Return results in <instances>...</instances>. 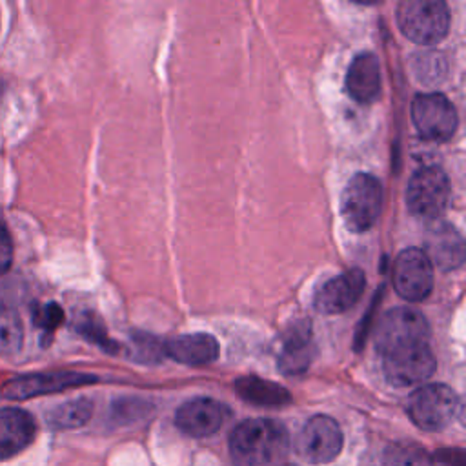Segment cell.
<instances>
[{"instance_id": "6da1fadb", "label": "cell", "mask_w": 466, "mask_h": 466, "mask_svg": "<svg viewBox=\"0 0 466 466\" xmlns=\"http://www.w3.org/2000/svg\"><path fill=\"white\" fill-rule=\"evenodd\" d=\"M289 448L286 428L271 419L242 420L229 437L235 466H279Z\"/></svg>"}, {"instance_id": "7a4b0ae2", "label": "cell", "mask_w": 466, "mask_h": 466, "mask_svg": "<svg viewBox=\"0 0 466 466\" xmlns=\"http://www.w3.org/2000/svg\"><path fill=\"white\" fill-rule=\"evenodd\" d=\"M397 24L411 42L433 46L450 29V9L442 0H404L397 7Z\"/></svg>"}, {"instance_id": "3957f363", "label": "cell", "mask_w": 466, "mask_h": 466, "mask_svg": "<svg viewBox=\"0 0 466 466\" xmlns=\"http://www.w3.org/2000/svg\"><path fill=\"white\" fill-rule=\"evenodd\" d=\"M382 208V186L370 173H355L340 195V215L353 233H364L373 228Z\"/></svg>"}, {"instance_id": "277c9868", "label": "cell", "mask_w": 466, "mask_h": 466, "mask_svg": "<svg viewBox=\"0 0 466 466\" xmlns=\"http://www.w3.org/2000/svg\"><path fill=\"white\" fill-rule=\"evenodd\" d=\"M450 202V180L437 166L419 167L406 184V206L420 220L435 222Z\"/></svg>"}, {"instance_id": "5b68a950", "label": "cell", "mask_w": 466, "mask_h": 466, "mask_svg": "<svg viewBox=\"0 0 466 466\" xmlns=\"http://www.w3.org/2000/svg\"><path fill=\"white\" fill-rule=\"evenodd\" d=\"M461 408L457 393L446 384H426L417 388L406 404L410 419L422 430L439 431L453 422Z\"/></svg>"}, {"instance_id": "8992f818", "label": "cell", "mask_w": 466, "mask_h": 466, "mask_svg": "<svg viewBox=\"0 0 466 466\" xmlns=\"http://www.w3.org/2000/svg\"><path fill=\"white\" fill-rule=\"evenodd\" d=\"M428 339L430 324L419 309L393 308L379 319L375 344L380 355L411 344H428Z\"/></svg>"}, {"instance_id": "52a82bcc", "label": "cell", "mask_w": 466, "mask_h": 466, "mask_svg": "<svg viewBox=\"0 0 466 466\" xmlns=\"http://www.w3.org/2000/svg\"><path fill=\"white\" fill-rule=\"evenodd\" d=\"M411 122L419 135L430 142H446L459 126L455 106L442 93H419L411 102Z\"/></svg>"}, {"instance_id": "ba28073f", "label": "cell", "mask_w": 466, "mask_h": 466, "mask_svg": "<svg viewBox=\"0 0 466 466\" xmlns=\"http://www.w3.org/2000/svg\"><path fill=\"white\" fill-rule=\"evenodd\" d=\"M433 266L419 248L402 249L391 271V284L399 297L408 302L424 300L433 289Z\"/></svg>"}, {"instance_id": "9c48e42d", "label": "cell", "mask_w": 466, "mask_h": 466, "mask_svg": "<svg viewBox=\"0 0 466 466\" xmlns=\"http://www.w3.org/2000/svg\"><path fill=\"white\" fill-rule=\"evenodd\" d=\"M384 375L390 384L408 388L422 384L435 371V355L428 344H411L382 355Z\"/></svg>"}, {"instance_id": "30bf717a", "label": "cell", "mask_w": 466, "mask_h": 466, "mask_svg": "<svg viewBox=\"0 0 466 466\" xmlns=\"http://www.w3.org/2000/svg\"><path fill=\"white\" fill-rule=\"evenodd\" d=\"M342 448V431L335 419L328 415L311 417L297 437V451L311 464L333 461Z\"/></svg>"}, {"instance_id": "8fae6325", "label": "cell", "mask_w": 466, "mask_h": 466, "mask_svg": "<svg viewBox=\"0 0 466 466\" xmlns=\"http://www.w3.org/2000/svg\"><path fill=\"white\" fill-rule=\"evenodd\" d=\"M96 377L86 375V373H76V371H53V373H36V375H25V377H16L9 382L4 384L2 395L7 399H29L36 395H46V393H56L62 390L84 386L89 382H95Z\"/></svg>"}, {"instance_id": "7c38bea8", "label": "cell", "mask_w": 466, "mask_h": 466, "mask_svg": "<svg viewBox=\"0 0 466 466\" xmlns=\"http://www.w3.org/2000/svg\"><path fill=\"white\" fill-rule=\"evenodd\" d=\"M366 286L364 271L351 268L350 271L326 280L315 295V309L324 315H339L348 311L362 295Z\"/></svg>"}, {"instance_id": "4fadbf2b", "label": "cell", "mask_w": 466, "mask_h": 466, "mask_svg": "<svg viewBox=\"0 0 466 466\" xmlns=\"http://www.w3.org/2000/svg\"><path fill=\"white\" fill-rule=\"evenodd\" d=\"M228 408L209 397H197L184 402L175 415L180 431L191 437L213 435L228 417Z\"/></svg>"}, {"instance_id": "5bb4252c", "label": "cell", "mask_w": 466, "mask_h": 466, "mask_svg": "<svg viewBox=\"0 0 466 466\" xmlns=\"http://www.w3.org/2000/svg\"><path fill=\"white\" fill-rule=\"evenodd\" d=\"M382 86L380 62L375 53L364 51L359 53L346 75V91L359 104H371L379 98Z\"/></svg>"}, {"instance_id": "9a60e30c", "label": "cell", "mask_w": 466, "mask_h": 466, "mask_svg": "<svg viewBox=\"0 0 466 466\" xmlns=\"http://www.w3.org/2000/svg\"><path fill=\"white\" fill-rule=\"evenodd\" d=\"M430 258L431 266L444 271L455 269L464 262V240L461 233L448 222L435 220L428 231L426 249H422Z\"/></svg>"}, {"instance_id": "2e32d148", "label": "cell", "mask_w": 466, "mask_h": 466, "mask_svg": "<svg viewBox=\"0 0 466 466\" xmlns=\"http://www.w3.org/2000/svg\"><path fill=\"white\" fill-rule=\"evenodd\" d=\"M36 435L35 419L20 408L0 410V461L25 450Z\"/></svg>"}, {"instance_id": "e0dca14e", "label": "cell", "mask_w": 466, "mask_h": 466, "mask_svg": "<svg viewBox=\"0 0 466 466\" xmlns=\"http://www.w3.org/2000/svg\"><path fill=\"white\" fill-rule=\"evenodd\" d=\"M164 353L180 364L206 366L217 360L218 342L209 333H184L164 344Z\"/></svg>"}, {"instance_id": "ac0fdd59", "label": "cell", "mask_w": 466, "mask_h": 466, "mask_svg": "<svg viewBox=\"0 0 466 466\" xmlns=\"http://www.w3.org/2000/svg\"><path fill=\"white\" fill-rule=\"evenodd\" d=\"M313 359V342L311 331L308 324L293 326L291 331L286 335L282 351L279 357V366L286 375H299L304 373Z\"/></svg>"}, {"instance_id": "d6986e66", "label": "cell", "mask_w": 466, "mask_h": 466, "mask_svg": "<svg viewBox=\"0 0 466 466\" xmlns=\"http://www.w3.org/2000/svg\"><path fill=\"white\" fill-rule=\"evenodd\" d=\"M235 391L242 400L255 406L277 408V406H286L291 400V395L284 386L260 377H253V375L240 377L235 382Z\"/></svg>"}, {"instance_id": "ffe728a7", "label": "cell", "mask_w": 466, "mask_h": 466, "mask_svg": "<svg viewBox=\"0 0 466 466\" xmlns=\"http://www.w3.org/2000/svg\"><path fill=\"white\" fill-rule=\"evenodd\" d=\"M384 466H433L431 455L417 442L400 441L386 448L382 457Z\"/></svg>"}, {"instance_id": "44dd1931", "label": "cell", "mask_w": 466, "mask_h": 466, "mask_svg": "<svg viewBox=\"0 0 466 466\" xmlns=\"http://www.w3.org/2000/svg\"><path fill=\"white\" fill-rule=\"evenodd\" d=\"M93 413V404L87 399H75L53 408L47 420L55 428H78L89 420Z\"/></svg>"}, {"instance_id": "7402d4cb", "label": "cell", "mask_w": 466, "mask_h": 466, "mask_svg": "<svg viewBox=\"0 0 466 466\" xmlns=\"http://www.w3.org/2000/svg\"><path fill=\"white\" fill-rule=\"evenodd\" d=\"M22 344V322L11 306L0 304V353L16 351Z\"/></svg>"}, {"instance_id": "603a6c76", "label": "cell", "mask_w": 466, "mask_h": 466, "mask_svg": "<svg viewBox=\"0 0 466 466\" xmlns=\"http://www.w3.org/2000/svg\"><path fill=\"white\" fill-rule=\"evenodd\" d=\"M33 319H35V324L44 331V335L51 337V333L62 324L64 311L58 304L51 302V304L36 308L33 313Z\"/></svg>"}, {"instance_id": "cb8c5ba5", "label": "cell", "mask_w": 466, "mask_h": 466, "mask_svg": "<svg viewBox=\"0 0 466 466\" xmlns=\"http://www.w3.org/2000/svg\"><path fill=\"white\" fill-rule=\"evenodd\" d=\"M76 329H78L84 337H87L89 340L96 342L98 346H102V348L107 350V351H109V348H115V344L107 339V335H106L102 324L98 322V319H91L89 315H84V317L78 320Z\"/></svg>"}, {"instance_id": "d4e9b609", "label": "cell", "mask_w": 466, "mask_h": 466, "mask_svg": "<svg viewBox=\"0 0 466 466\" xmlns=\"http://www.w3.org/2000/svg\"><path fill=\"white\" fill-rule=\"evenodd\" d=\"M13 258V244L5 226L0 222V275L7 271Z\"/></svg>"}, {"instance_id": "484cf974", "label": "cell", "mask_w": 466, "mask_h": 466, "mask_svg": "<svg viewBox=\"0 0 466 466\" xmlns=\"http://www.w3.org/2000/svg\"><path fill=\"white\" fill-rule=\"evenodd\" d=\"M286 466H289V464H286Z\"/></svg>"}]
</instances>
